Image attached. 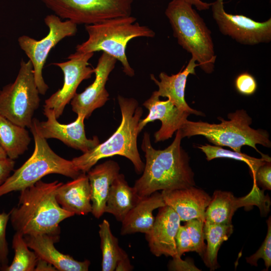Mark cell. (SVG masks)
Returning a JSON list of instances; mask_svg holds the SVG:
<instances>
[{
    "instance_id": "obj_1",
    "label": "cell",
    "mask_w": 271,
    "mask_h": 271,
    "mask_svg": "<svg viewBox=\"0 0 271 271\" xmlns=\"http://www.w3.org/2000/svg\"><path fill=\"white\" fill-rule=\"evenodd\" d=\"M182 139L179 129L169 146L164 150H156L151 144L149 133H144L141 149L145 153L146 163L142 175L133 187L140 197L149 196L159 190L195 185L189 157L181 146Z\"/></svg>"
},
{
    "instance_id": "obj_2",
    "label": "cell",
    "mask_w": 271,
    "mask_h": 271,
    "mask_svg": "<svg viewBox=\"0 0 271 271\" xmlns=\"http://www.w3.org/2000/svg\"><path fill=\"white\" fill-rule=\"evenodd\" d=\"M62 183L40 180L20 191L18 206L11 211L10 216L16 232L23 235H58L59 223L74 215L63 209L56 200V191Z\"/></svg>"
},
{
    "instance_id": "obj_3",
    "label": "cell",
    "mask_w": 271,
    "mask_h": 271,
    "mask_svg": "<svg viewBox=\"0 0 271 271\" xmlns=\"http://www.w3.org/2000/svg\"><path fill=\"white\" fill-rule=\"evenodd\" d=\"M117 100L121 120L116 130L104 142L71 160L81 172L87 173L103 158L118 155L129 160L137 174L143 173L145 164L137 146V138L140 133L138 125L143 115V109L133 98L118 95Z\"/></svg>"
},
{
    "instance_id": "obj_4",
    "label": "cell",
    "mask_w": 271,
    "mask_h": 271,
    "mask_svg": "<svg viewBox=\"0 0 271 271\" xmlns=\"http://www.w3.org/2000/svg\"><path fill=\"white\" fill-rule=\"evenodd\" d=\"M88 34L86 41L76 47L81 53L102 51L120 61L125 75L132 77L134 71L126 56L129 41L138 37L154 38L155 32L146 26L141 25L137 18L130 16L103 20L85 26Z\"/></svg>"
},
{
    "instance_id": "obj_5",
    "label": "cell",
    "mask_w": 271,
    "mask_h": 271,
    "mask_svg": "<svg viewBox=\"0 0 271 271\" xmlns=\"http://www.w3.org/2000/svg\"><path fill=\"white\" fill-rule=\"evenodd\" d=\"M165 13L178 44L205 72L212 73L216 55L211 31L203 19L191 5L182 0L171 1Z\"/></svg>"
},
{
    "instance_id": "obj_6",
    "label": "cell",
    "mask_w": 271,
    "mask_h": 271,
    "mask_svg": "<svg viewBox=\"0 0 271 271\" xmlns=\"http://www.w3.org/2000/svg\"><path fill=\"white\" fill-rule=\"evenodd\" d=\"M226 120L218 117L219 123H210L188 119L180 129L182 138L202 136L216 146H226L234 151L241 152L243 146H248L258 152L256 144L270 148L269 134L262 129H254L250 126L251 118L243 109L230 113Z\"/></svg>"
},
{
    "instance_id": "obj_7",
    "label": "cell",
    "mask_w": 271,
    "mask_h": 271,
    "mask_svg": "<svg viewBox=\"0 0 271 271\" xmlns=\"http://www.w3.org/2000/svg\"><path fill=\"white\" fill-rule=\"evenodd\" d=\"M30 128L34 139V151L29 159L0 186V197L32 186L50 174H58L74 179L82 173L72 161L62 158L51 149L47 140L38 132L33 119Z\"/></svg>"
},
{
    "instance_id": "obj_8",
    "label": "cell",
    "mask_w": 271,
    "mask_h": 271,
    "mask_svg": "<svg viewBox=\"0 0 271 271\" xmlns=\"http://www.w3.org/2000/svg\"><path fill=\"white\" fill-rule=\"evenodd\" d=\"M39 94L32 64L22 59L15 81L0 90V114L19 126L30 128L39 106Z\"/></svg>"
},
{
    "instance_id": "obj_9",
    "label": "cell",
    "mask_w": 271,
    "mask_h": 271,
    "mask_svg": "<svg viewBox=\"0 0 271 271\" xmlns=\"http://www.w3.org/2000/svg\"><path fill=\"white\" fill-rule=\"evenodd\" d=\"M61 19L78 24H93L131 15L133 0H41Z\"/></svg>"
},
{
    "instance_id": "obj_10",
    "label": "cell",
    "mask_w": 271,
    "mask_h": 271,
    "mask_svg": "<svg viewBox=\"0 0 271 271\" xmlns=\"http://www.w3.org/2000/svg\"><path fill=\"white\" fill-rule=\"evenodd\" d=\"M44 22L49 29L47 35L40 40L22 35L18 44L31 62L35 82L40 94L45 95L49 87L43 77V70L51 50L66 37L74 36L77 25L70 20L62 21L55 14L47 15Z\"/></svg>"
},
{
    "instance_id": "obj_11",
    "label": "cell",
    "mask_w": 271,
    "mask_h": 271,
    "mask_svg": "<svg viewBox=\"0 0 271 271\" xmlns=\"http://www.w3.org/2000/svg\"><path fill=\"white\" fill-rule=\"evenodd\" d=\"M212 16L220 32L243 45H254L271 41V19L255 21L242 15H232L224 10V0L211 5Z\"/></svg>"
},
{
    "instance_id": "obj_12",
    "label": "cell",
    "mask_w": 271,
    "mask_h": 271,
    "mask_svg": "<svg viewBox=\"0 0 271 271\" xmlns=\"http://www.w3.org/2000/svg\"><path fill=\"white\" fill-rule=\"evenodd\" d=\"M94 53H81L76 52L70 54L68 60L53 63L63 73L64 83L62 88L45 100L44 107L52 109L56 118L63 113L66 105L71 101L81 82L91 78L93 68L89 66V61Z\"/></svg>"
},
{
    "instance_id": "obj_13",
    "label": "cell",
    "mask_w": 271,
    "mask_h": 271,
    "mask_svg": "<svg viewBox=\"0 0 271 271\" xmlns=\"http://www.w3.org/2000/svg\"><path fill=\"white\" fill-rule=\"evenodd\" d=\"M46 121H40L33 118L39 134L45 139H56L67 146L79 150L83 153L93 149L100 144L97 136L92 139L86 138L84 121V115L77 114L76 120L69 124H62L57 121L52 109L44 107Z\"/></svg>"
},
{
    "instance_id": "obj_14",
    "label": "cell",
    "mask_w": 271,
    "mask_h": 271,
    "mask_svg": "<svg viewBox=\"0 0 271 271\" xmlns=\"http://www.w3.org/2000/svg\"><path fill=\"white\" fill-rule=\"evenodd\" d=\"M117 60L103 52L96 67L93 68L95 78L93 83L80 93H76L70 103L72 110L88 118L93 111L103 106L109 98L105 85L110 73L115 67Z\"/></svg>"
},
{
    "instance_id": "obj_15",
    "label": "cell",
    "mask_w": 271,
    "mask_h": 271,
    "mask_svg": "<svg viewBox=\"0 0 271 271\" xmlns=\"http://www.w3.org/2000/svg\"><path fill=\"white\" fill-rule=\"evenodd\" d=\"M149 110V114L140 120L138 129L140 133L149 122L155 120L161 121L160 128L154 134L155 142L166 141L174 132L182 128L190 113L178 108L169 99L161 100L156 91L143 104Z\"/></svg>"
},
{
    "instance_id": "obj_16",
    "label": "cell",
    "mask_w": 271,
    "mask_h": 271,
    "mask_svg": "<svg viewBox=\"0 0 271 271\" xmlns=\"http://www.w3.org/2000/svg\"><path fill=\"white\" fill-rule=\"evenodd\" d=\"M265 198L254 182L253 187L246 196L236 198L230 192L216 190L205 212V221L216 224L231 223L232 216L239 207L257 206L261 210L267 209Z\"/></svg>"
},
{
    "instance_id": "obj_17",
    "label": "cell",
    "mask_w": 271,
    "mask_h": 271,
    "mask_svg": "<svg viewBox=\"0 0 271 271\" xmlns=\"http://www.w3.org/2000/svg\"><path fill=\"white\" fill-rule=\"evenodd\" d=\"M180 222L177 213L168 205L159 208L151 229L145 234L152 253L157 257L177 256L176 236Z\"/></svg>"
},
{
    "instance_id": "obj_18",
    "label": "cell",
    "mask_w": 271,
    "mask_h": 271,
    "mask_svg": "<svg viewBox=\"0 0 271 271\" xmlns=\"http://www.w3.org/2000/svg\"><path fill=\"white\" fill-rule=\"evenodd\" d=\"M166 205L178 215L181 221L197 219L205 221V212L211 197L202 189L191 186L186 188L162 190Z\"/></svg>"
},
{
    "instance_id": "obj_19",
    "label": "cell",
    "mask_w": 271,
    "mask_h": 271,
    "mask_svg": "<svg viewBox=\"0 0 271 271\" xmlns=\"http://www.w3.org/2000/svg\"><path fill=\"white\" fill-rule=\"evenodd\" d=\"M28 247L32 249L39 258L44 260L60 271H87L90 264L88 260L78 261L56 249L54 243L58 235L46 234L24 235Z\"/></svg>"
},
{
    "instance_id": "obj_20",
    "label": "cell",
    "mask_w": 271,
    "mask_h": 271,
    "mask_svg": "<svg viewBox=\"0 0 271 271\" xmlns=\"http://www.w3.org/2000/svg\"><path fill=\"white\" fill-rule=\"evenodd\" d=\"M195 60L192 58L183 70L178 73L168 75L164 72L160 73V81L157 79L153 74H151V79L158 86L157 93L160 97H167L178 108L187 111L190 114L202 115L199 111L191 108L186 101L185 92L188 76L190 74H195V69L198 66Z\"/></svg>"
},
{
    "instance_id": "obj_21",
    "label": "cell",
    "mask_w": 271,
    "mask_h": 271,
    "mask_svg": "<svg viewBox=\"0 0 271 271\" xmlns=\"http://www.w3.org/2000/svg\"><path fill=\"white\" fill-rule=\"evenodd\" d=\"M120 167L113 160H108L87 172L91 189V213L96 218L105 213L110 187L119 174Z\"/></svg>"
},
{
    "instance_id": "obj_22",
    "label": "cell",
    "mask_w": 271,
    "mask_h": 271,
    "mask_svg": "<svg viewBox=\"0 0 271 271\" xmlns=\"http://www.w3.org/2000/svg\"><path fill=\"white\" fill-rule=\"evenodd\" d=\"M56 198L64 210L77 215L92 211L91 189L86 173H81L72 181L62 183L57 189Z\"/></svg>"
},
{
    "instance_id": "obj_23",
    "label": "cell",
    "mask_w": 271,
    "mask_h": 271,
    "mask_svg": "<svg viewBox=\"0 0 271 271\" xmlns=\"http://www.w3.org/2000/svg\"><path fill=\"white\" fill-rule=\"evenodd\" d=\"M165 205L161 193L158 191L149 196L142 197L121 222L120 234L122 235L138 232L147 234L151 229L155 221L153 211Z\"/></svg>"
},
{
    "instance_id": "obj_24",
    "label": "cell",
    "mask_w": 271,
    "mask_h": 271,
    "mask_svg": "<svg viewBox=\"0 0 271 271\" xmlns=\"http://www.w3.org/2000/svg\"><path fill=\"white\" fill-rule=\"evenodd\" d=\"M141 198L134 188L129 186L124 175L119 173L110 187L105 213L111 214L117 221L121 222Z\"/></svg>"
},
{
    "instance_id": "obj_25",
    "label": "cell",
    "mask_w": 271,
    "mask_h": 271,
    "mask_svg": "<svg viewBox=\"0 0 271 271\" xmlns=\"http://www.w3.org/2000/svg\"><path fill=\"white\" fill-rule=\"evenodd\" d=\"M31 141L28 131L0 114V145L8 158L15 160L28 150Z\"/></svg>"
},
{
    "instance_id": "obj_26",
    "label": "cell",
    "mask_w": 271,
    "mask_h": 271,
    "mask_svg": "<svg viewBox=\"0 0 271 271\" xmlns=\"http://www.w3.org/2000/svg\"><path fill=\"white\" fill-rule=\"evenodd\" d=\"M203 231L207 245L202 259L210 270H214L219 266L217 261L218 250L222 243L232 233L233 226L231 223L216 224L204 221Z\"/></svg>"
},
{
    "instance_id": "obj_27",
    "label": "cell",
    "mask_w": 271,
    "mask_h": 271,
    "mask_svg": "<svg viewBox=\"0 0 271 271\" xmlns=\"http://www.w3.org/2000/svg\"><path fill=\"white\" fill-rule=\"evenodd\" d=\"M99 228L102 270H115L117 262L127 254L119 246L118 239L112 233L110 224L107 220L104 219L99 224Z\"/></svg>"
},
{
    "instance_id": "obj_28",
    "label": "cell",
    "mask_w": 271,
    "mask_h": 271,
    "mask_svg": "<svg viewBox=\"0 0 271 271\" xmlns=\"http://www.w3.org/2000/svg\"><path fill=\"white\" fill-rule=\"evenodd\" d=\"M205 154L207 161H209L215 158H229L242 161L245 163L249 167L250 174L253 177L258 168L266 162H270V158L262 154L261 158H256L247 155L224 149L218 146H211L206 144L198 147Z\"/></svg>"
},
{
    "instance_id": "obj_29",
    "label": "cell",
    "mask_w": 271,
    "mask_h": 271,
    "mask_svg": "<svg viewBox=\"0 0 271 271\" xmlns=\"http://www.w3.org/2000/svg\"><path fill=\"white\" fill-rule=\"evenodd\" d=\"M13 248L15 255L10 265L5 266L7 271H33L35 270L38 257L34 251L29 249L24 235L16 232L13 239Z\"/></svg>"
},
{
    "instance_id": "obj_30",
    "label": "cell",
    "mask_w": 271,
    "mask_h": 271,
    "mask_svg": "<svg viewBox=\"0 0 271 271\" xmlns=\"http://www.w3.org/2000/svg\"><path fill=\"white\" fill-rule=\"evenodd\" d=\"M204 222L197 219L186 221L185 225L195 248V251L203 258L206 249L204 243Z\"/></svg>"
},
{
    "instance_id": "obj_31",
    "label": "cell",
    "mask_w": 271,
    "mask_h": 271,
    "mask_svg": "<svg viewBox=\"0 0 271 271\" xmlns=\"http://www.w3.org/2000/svg\"><path fill=\"white\" fill-rule=\"evenodd\" d=\"M267 232L263 243L258 250L253 255L246 258V261L252 265L257 266L259 259H263L267 270L271 265V220L269 217L267 220Z\"/></svg>"
},
{
    "instance_id": "obj_32",
    "label": "cell",
    "mask_w": 271,
    "mask_h": 271,
    "mask_svg": "<svg viewBox=\"0 0 271 271\" xmlns=\"http://www.w3.org/2000/svg\"><path fill=\"white\" fill-rule=\"evenodd\" d=\"M234 84L237 92L246 96L253 94L257 88L255 78L246 72L238 75L235 79Z\"/></svg>"
},
{
    "instance_id": "obj_33",
    "label": "cell",
    "mask_w": 271,
    "mask_h": 271,
    "mask_svg": "<svg viewBox=\"0 0 271 271\" xmlns=\"http://www.w3.org/2000/svg\"><path fill=\"white\" fill-rule=\"evenodd\" d=\"M10 212L0 213V262L4 266L8 262V245L6 239V228L10 219Z\"/></svg>"
},
{
    "instance_id": "obj_34",
    "label": "cell",
    "mask_w": 271,
    "mask_h": 271,
    "mask_svg": "<svg viewBox=\"0 0 271 271\" xmlns=\"http://www.w3.org/2000/svg\"><path fill=\"white\" fill-rule=\"evenodd\" d=\"M177 256L184 253L195 251V248L185 225H180L176 236Z\"/></svg>"
},
{
    "instance_id": "obj_35",
    "label": "cell",
    "mask_w": 271,
    "mask_h": 271,
    "mask_svg": "<svg viewBox=\"0 0 271 271\" xmlns=\"http://www.w3.org/2000/svg\"><path fill=\"white\" fill-rule=\"evenodd\" d=\"M254 182L260 184L265 189H271V166L268 162L260 166L252 177Z\"/></svg>"
},
{
    "instance_id": "obj_36",
    "label": "cell",
    "mask_w": 271,
    "mask_h": 271,
    "mask_svg": "<svg viewBox=\"0 0 271 271\" xmlns=\"http://www.w3.org/2000/svg\"><path fill=\"white\" fill-rule=\"evenodd\" d=\"M169 268L172 270H200L190 260H183L181 257H175L170 262Z\"/></svg>"
},
{
    "instance_id": "obj_37",
    "label": "cell",
    "mask_w": 271,
    "mask_h": 271,
    "mask_svg": "<svg viewBox=\"0 0 271 271\" xmlns=\"http://www.w3.org/2000/svg\"><path fill=\"white\" fill-rule=\"evenodd\" d=\"M15 164L14 160L8 157L0 160V186L10 176V173L14 169Z\"/></svg>"
},
{
    "instance_id": "obj_38",
    "label": "cell",
    "mask_w": 271,
    "mask_h": 271,
    "mask_svg": "<svg viewBox=\"0 0 271 271\" xmlns=\"http://www.w3.org/2000/svg\"><path fill=\"white\" fill-rule=\"evenodd\" d=\"M133 268V266L131 264L128 256L127 254L117 262L115 270L130 271L132 270Z\"/></svg>"
},
{
    "instance_id": "obj_39",
    "label": "cell",
    "mask_w": 271,
    "mask_h": 271,
    "mask_svg": "<svg viewBox=\"0 0 271 271\" xmlns=\"http://www.w3.org/2000/svg\"><path fill=\"white\" fill-rule=\"evenodd\" d=\"M192 6H194L199 11H204L208 10L211 6L212 3H208L204 2L201 0H182Z\"/></svg>"
},
{
    "instance_id": "obj_40",
    "label": "cell",
    "mask_w": 271,
    "mask_h": 271,
    "mask_svg": "<svg viewBox=\"0 0 271 271\" xmlns=\"http://www.w3.org/2000/svg\"><path fill=\"white\" fill-rule=\"evenodd\" d=\"M35 270H57V269L50 263L39 258Z\"/></svg>"
},
{
    "instance_id": "obj_41",
    "label": "cell",
    "mask_w": 271,
    "mask_h": 271,
    "mask_svg": "<svg viewBox=\"0 0 271 271\" xmlns=\"http://www.w3.org/2000/svg\"><path fill=\"white\" fill-rule=\"evenodd\" d=\"M7 158H8V156L6 153L0 145V160L5 159Z\"/></svg>"
}]
</instances>
